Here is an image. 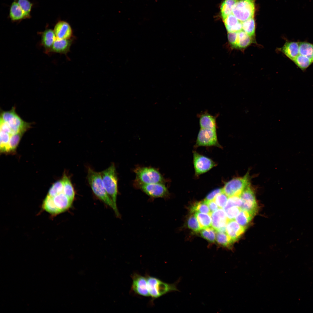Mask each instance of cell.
Returning <instances> with one entry per match:
<instances>
[{"instance_id":"cell-9","label":"cell","mask_w":313,"mask_h":313,"mask_svg":"<svg viewBox=\"0 0 313 313\" xmlns=\"http://www.w3.org/2000/svg\"><path fill=\"white\" fill-rule=\"evenodd\" d=\"M239 196L242 201L241 209L254 216L258 211V205L254 192L250 185L245 189Z\"/></svg>"},{"instance_id":"cell-38","label":"cell","mask_w":313,"mask_h":313,"mask_svg":"<svg viewBox=\"0 0 313 313\" xmlns=\"http://www.w3.org/2000/svg\"><path fill=\"white\" fill-rule=\"evenodd\" d=\"M242 204V201L239 196H232L229 197L226 204L223 209L225 211L228 208L233 206H237L241 208Z\"/></svg>"},{"instance_id":"cell-4","label":"cell","mask_w":313,"mask_h":313,"mask_svg":"<svg viewBox=\"0 0 313 313\" xmlns=\"http://www.w3.org/2000/svg\"><path fill=\"white\" fill-rule=\"evenodd\" d=\"M0 121L6 123L11 129L10 135L25 132L30 128L31 123L23 121L17 114L14 107L9 111L1 113Z\"/></svg>"},{"instance_id":"cell-14","label":"cell","mask_w":313,"mask_h":313,"mask_svg":"<svg viewBox=\"0 0 313 313\" xmlns=\"http://www.w3.org/2000/svg\"><path fill=\"white\" fill-rule=\"evenodd\" d=\"M53 31L57 39H70L73 36L72 30L71 26L65 21H58L55 25Z\"/></svg>"},{"instance_id":"cell-44","label":"cell","mask_w":313,"mask_h":313,"mask_svg":"<svg viewBox=\"0 0 313 313\" xmlns=\"http://www.w3.org/2000/svg\"><path fill=\"white\" fill-rule=\"evenodd\" d=\"M205 201L207 203L211 213L218 209L219 206L214 200Z\"/></svg>"},{"instance_id":"cell-6","label":"cell","mask_w":313,"mask_h":313,"mask_svg":"<svg viewBox=\"0 0 313 313\" xmlns=\"http://www.w3.org/2000/svg\"><path fill=\"white\" fill-rule=\"evenodd\" d=\"M137 185L156 183H163L164 179L156 169L151 167H138L134 170Z\"/></svg>"},{"instance_id":"cell-3","label":"cell","mask_w":313,"mask_h":313,"mask_svg":"<svg viewBox=\"0 0 313 313\" xmlns=\"http://www.w3.org/2000/svg\"><path fill=\"white\" fill-rule=\"evenodd\" d=\"M72 202L63 192L52 197L47 195L43 201L42 207L50 214L55 215L67 210Z\"/></svg>"},{"instance_id":"cell-31","label":"cell","mask_w":313,"mask_h":313,"mask_svg":"<svg viewBox=\"0 0 313 313\" xmlns=\"http://www.w3.org/2000/svg\"><path fill=\"white\" fill-rule=\"evenodd\" d=\"M24 133L20 132L10 135L7 152H13L15 150Z\"/></svg>"},{"instance_id":"cell-18","label":"cell","mask_w":313,"mask_h":313,"mask_svg":"<svg viewBox=\"0 0 313 313\" xmlns=\"http://www.w3.org/2000/svg\"><path fill=\"white\" fill-rule=\"evenodd\" d=\"M198 116L200 128L216 130V116H213L205 111L199 114Z\"/></svg>"},{"instance_id":"cell-28","label":"cell","mask_w":313,"mask_h":313,"mask_svg":"<svg viewBox=\"0 0 313 313\" xmlns=\"http://www.w3.org/2000/svg\"><path fill=\"white\" fill-rule=\"evenodd\" d=\"M253 217L247 212L241 210L235 219L236 221L240 225L246 228Z\"/></svg>"},{"instance_id":"cell-32","label":"cell","mask_w":313,"mask_h":313,"mask_svg":"<svg viewBox=\"0 0 313 313\" xmlns=\"http://www.w3.org/2000/svg\"><path fill=\"white\" fill-rule=\"evenodd\" d=\"M190 212L203 213L210 214H211L209 207L204 200L195 203L190 209Z\"/></svg>"},{"instance_id":"cell-20","label":"cell","mask_w":313,"mask_h":313,"mask_svg":"<svg viewBox=\"0 0 313 313\" xmlns=\"http://www.w3.org/2000/svg\"><path fill=\"white\" fill-rule=\"evenodd\" d=\"M72 42V39H66L57 38L51 48L50 53L55 52L66 54L70 51Z\"/></svg>"},{"instance_id":"cell-42","label":"cell","mask_w":313,"mask_h":313,"mask_svg":"<svg viewBox=\"0 0 313 313\" xmlns=\"http://www.w3.org/2000/svg\"><path fill=\"white\" fill-rule=\"evenodd\" d=\"M223 192L222 188H217L212 191L206 197L205 200L210 201L213 200L215 197L219 194Z\"/></svg>"},{"instance_id":"cell-15","label":"cell","mask_w":313,"mask_h":313,"mask_svg":"<svg viewBox=\"0 0 313 313\" xmlns=\"http://www.w3.org/2000/svg\"><path fill=\"white\" fill-rule=\"evenodd\" d=\"M246 229L234 219L229 220L226 225V232L234 242L240 238Z\"/></svg>"},{"instance_id":"cell-40","label":"cell","mask_w":313,"mask_h":313,"mask_svg":"<svg viewBox=\"0 0 313 313\" xmlns=\"http://www.w3.org/2000/svg\"><path fill=\"white\" fill-rule=\"evenodd\" d=\"M228 197L223 191L218 194L213 200L219 208H223L226 204L228 199Z\"/></svg>"},{"instance_id":"cell-39","label":"cell","mask_w":313,"mask_h":313,"mask_svg":"<svg viewBox=\"0 0 313 313\" xmlns=\"http://www.w3.org/2000/svg\"><path fill=\"white\" fill-rule=\"evenodd\" d=\"M17 3L25 13L26 18L30 17L32 3L28 0H18Z\"/></svg>"},{"instance_id":"cell-7","label":"cell","mask_w":313,"mask_h":313,"mask_svg":"<svg viewBox=\"0 0 313 313\" xmlns=\"http://www.w3.org/2000/svg\"><path fill=\"white\" fill-rule=\"evenodd\" d=\"M250 185L249 173L244 176L233 178L227 182L222 188L223 192L229 197L239 196L242 191Z\"/></svg>"},{"instance_id":"cell-27","label":"cell","mask_w":313,"mask_h":313,"mask_svg":"<svg viewBox=\"0 0 313 313\" xmlns=\"http://www.w3.org/2000/svg\"><path fill=\"white\" fill-rule=\"evenodd\" d=\"M239 0H224L221 6L220 10L223 19L232 13L233 8Z\"/></svg>"},{"instance_id":"cell-43","label":"cell","mask_w":313,"mask_h":313,"mask_svg":"<svg viewBox=\"0 0 313 313\" xmlns=\"http://www.w3.org/2000/svg\"><path fill=\"white\" fill-rule=\"evenodd\" d=\"M237 32H228V37L229 42L234 47L236 42Z\"/></svg>"},{"instance_id":"cell-17","label":"cell","mask_w":313,"mask_h":313,"mask_svg":"<svg viewBox=\"0 0 313 313\" xmlns=\"http://www.w3.org/2000/svg\"><path fill=\"white\" fill-rule=\"evenodd\" d=\"M279 49L288 58L293 61L299 54V41H287Z\"/></svg>"},{"instance_id":"cell-35","label":"cell","mask_w":313,"mask_h":313,"mask_svg":"<svg viewBox=\"0 0 313 313\" xmlns=\"http://www.w3.org/2000/svg\"><path fill=\"white\" fill-rule=\"evenodd\" d=\"M63 192V184L62 179L54 183L49 189L47 195L52 197Z\"/></svg>"},{"instance_id":"cell-24","label":"cell","mask_w":313,"mask_h":313,"mask_svg":"<svg viewBox=\"0 0 313 313\" xmlns=\"http://www.w3.org/2000/svg\"><path fill=\"white\" fill-rule=\"evenodd\" d=\"M10 17L12 21H17L26 18V16L17 2H14L10 7Z\"/></svg>"},{"instance_id":"cell-22","label":"cell","mask_w":313,"mask_h":313,"mask_svg":"<svg viewBox=\"0 0 313 313\" xmlns=\"http://www.w3.org/2000/svg\"><path fill=\"white\" fill-rule=\"evenodd\" d=\"M252 42V37L242 30L237 32L236 41L234 47L244 49L249 46Z\"/></svg>"},{"instance_id":"cell-37","label":"cell","mask_w":313,"mask_h":313,"mask_svg":"<svg viewBox=\"0 0 313 313\" xmlns=\"http://www.w3.org/2000/svg\"><path fill=\"white\" fill-rule=\"evenodd\" d=\"M10 135V134L8 133L0 131V151L1 152H7Z\"/></svg>"},{"instance_id":"cell-21","label":"cell","mask_w":313,"mask_h":313,"mask_svg":"<svg viewBox=\"0 0 313 313\" xmlns=\"http://www.w3.org/2000/svg\"><path fill=\"white\" fill-rule=\"evenodd\" d=\"M223 20L228 32H237L242 30V22L232 13Z\"/></svg>"},{"instance_id":"cell-10","label":"cell","mask_w":313,"mask_h":313,"mask_svg":"<svg viewBox=\"0 0 313 313\" xmlns=\"http://www.w3.org/2000/svg\"><path fill=\"white\" fill-rule=\"evenodd\" d=\"M212 146L221 147L218 140L216 130L200 128L195 147Z\"/></svg>"},{"instance_id":"cell-8","label":"cell","mask_w":313,"mask_h":313,"mask_svg":"<svg viewBox=\"0 0 313 313\" xmlns=\"http://www.w3.org/2000/svg\"><path fill=\"white\" fill-rule=\"evenodd\" d=\"M255 10L254 0H239L234 6L232 13L242 22L254 18Z\"/></svg>"},{"instance_id":"cell-25","label":"cell","mask_w":313,"mask_h":313,"mask_svg":"<svg viewBox=\"0 0 313 313\" xmlns=\"http://www.w3.org/2000/svg\"><path fill=\"white\" fill-rule=\"evenodd\" d=\"M220 246L230 249L232 248L234 243L226 232L216 231V240Z\"/></svg>"},{"instance_id":"cell-19","label":"cell","mask_w":313,"mask_h":313,"mask_svg":"<svg viewBox=\"0 0 313 313\" xmlns=\"http://www.w3.org/2000/svg\"><path fill=\"white\" fill-rule=\"evenodd\" d=\"M41 35V44L44 49L45 52L46 54L50 53L57 38L54 31L51 29H47L42 32Z\"/></svg>"},{"instance_id":"cell-1","label":"cell","mask_w":313,"mask_h":313,"mask_svg":"<svg viewBox=\"0 0 313 313\" xmlns=\"http://www.w3.org/2000/svg\"><path fill=\"white\" fill-rule=\"evenodd\" d=\"M88 182L95 196L105 204L112 208L118 217L120 216L117 207L108 194L104 186L100 172H97L90 168L88 169Z\"/></svg>"},{"instance_id":"cell-33","label":"cell","mask_w":313,"mask_h":313,"mask_svg":"<svg viewBox=\"0 0 313 313\" xmlns=\"http://www.w3.org/2000/svg\"><path fill=\"white\" fill-rule=\"evenodd\" d=\"M242 30L252 37L254 36L255 25L254 18L242 22Z\"/></svg>"},{"instance_id":"cell-41","label":"cell","mask_w":313,"mask_h":313,"mask_svg":"<svg viewBox=\"0 0 313 313\" xmlns=\"http://www.w3.org/2000/svg\"><path fill=\"white\" fill-rule=\"evenodd\" d=\"M241 209L240 207L233 206L225 211L229 220L234 219L239 213Z\"/></svg>"},{"instance_id":"cell-13","label":"cell","mask_w":313,"mask_h":313,"mask_svg":"<svg viewBox=\"0 0 313 313\" xmlns=\"http://www.w3.org/2000/svg\"><path fill=\"white\" fill-rule=\"evenodd\" d=\"M132 280L130 292L134 295L145 297H150L147 287L146 276L134 272L130 275Z\"/></svg>"},{"instance_id":"cell-23","label":"cell","mask_w":313,"mask_h":313,"mask_svg":"<svg viewBox=\"0 0 313 313\" xmlns=\"http://www.w3.org/2000/svg\"><path fill=\"white\" fill-rule=\"evenodd\" d=\"M299 54L309 58L313 62V44L306 41H299Z\"/></svg>"},{"instance_id":"cell-2","label":"cell","mask_w":313,"mask_h":313,"mask_svg":"<svg viewBox=\"0 0 313 313\" xmlns=\"http://www.w3.org/2000/svg\"><path fill=\"white\" fill-rule=\"evenodd\" d=\"M147 281V287L150 297V303L153 304L154 301L165 294L174 291H179L177 285L179 280L175 283L170 284L165 282L156 277L151 276L146 273L145 274Z\"/></svg>"},{"instance_id":"cell-11","label":"cell","mask_w":313,"mask_h":313,"mask_svg":"<svg viewBox=\"0 0 313 313\" xmlns=\"http://www.w3.org/2000/svg\"><path fill=\"white\" fill-rule=\"evenodd\" d=\"M138 187L152 199L161 198L167 199L169 193L166 186L163 183H156L137 185Z\"/></svg>"},{"instance_id":"cell-36","label":"cell","mask_w":313,"mask_h":313,"mask_svg":"<svg viewBox=\"0 0 313 313\" xmlns=\"http://www.w3.org/2000/svg\"><path fill=\"white\" fill-rule=\"evenodd\" d=\"M191 213V214L188 217L187 221L188 227L194 232H200L201 229L197 219L194 213Z\"/></svg>"},{"instance_id":"cell-29","label":"cell","mask_w":313,"mask_h":313,"mask_svg":"<svg viewBox=\"0 0 313 313\" xmlns=\"http://www.w3.org/2000/svg\"><path fill=\"white\" fill-rule=\"evenodd\" d=\"M293 62L303 72L313 63V62L309 58L299 54Z\"/></svg>"},{"instance_id":"cell-16","label":"cell","mask_w":313,"mask_h":313,"mask_svg":"<svg viewBox=\"0 0 313 313\" xmlns=\"http://www.w3.org/2000/svg\"><path fill=\"white\" fill-rule=\"evenodd\" d=\"M212 225L216 231L220 228L226 226L229 220L223 209L220 208L211 213Z\"/></svg>"},{"instance_id":"cell-26","label":"cell","mask_w":313,"mask_h":313,"mask_svg":"<svg viewBox=\"0 0 313 313\" xmlns=\"http://www.w3.org/2000/svg\"><path fill=\"white\" fill-rule=\"evenodd\" d=\"M62 180L63 184V192L68 197L73 201L75 196L74 189L70 178L64 174Z\"/></svg>"},{"instance_id":"cell-12","label":"cell","mask_w":313,"mask_h":313,"mask_svg":"<svg viewBox=\"0 0 313 313\" xmlns=\"http://www.w3.org/2000/svg\"><path fill=\"white\" fill-rule=\"evenodd\" d=\"M193 158L195 174L197 176L206 172L216 165L211 159L196 151L193 152Z\"/></svg>"},{"instance_id":"cell-30","label":"cell","mask_w":313,"mask_h":313,"mask_svg":"<svg viewBox=\"0 0 313 313\" xmlns=\"http://www.w3.org/2000/svg\"><path fill=\"white\" fill-rule=\"evenodd\" d=\"M201 229L210 227L212 225L210 214L200 212L194 213Z\"/></svg>"},{"instance_id":"cell-34","label":"cell","mask_w":313,"mask_h":313,"mask_svg":"<svg viewBox=\"0 0 313 313\" xmlns=\"http://www.w3.org/2000/svg\"><path fill=\"white\" fill-rule=\"evenodd\" d=\"M200 232L201 236L207 241L211 243L215 242L216 231L212 227L202 229Z\"/></svg>"},{"instance_id":"cell-5","label":"cell","mask_w":313,"mask_h":313,"mask_svg":"<svg viewBox=\"0 0 313 313\" xmlns=\"http://www.w3.org/2000/svg\"><path fill=\"white\" fill-rule=\"evenodd\" d=\"M100 173L105 189L114 205L117 207L118 179L114 165L112 164Z\"/></svg>"}]
</instances>
